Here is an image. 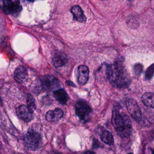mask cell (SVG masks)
Segmentation results:
<instances>
[{"label": "cell", "mask_w": 154, "mask_h": 154, "mask_svg": "<svg viewBox=\"0 0 154 154\" xmlns=\"http://www.w3.org/2000/svg\"><path fill=\"white\" fill-rule=\"evenodd\" d=\"M107 74L110 82L114 87L127 88L131 82L129 75L121 61H116L108 65Z\"/></svg>", "instance_id": "6da1fadb"}, {"label": "cell", "mask_w": 154, "mask_h": 154, "mask_svg": "<svg viewBox=\"0 0 154 154\" xmlns=\"http://www.w3.org/2000/svg\"><path fill=\"white\" fill-rule=\"evenodd\" d=\"M112 122L118 135L122 138L128 137L132 131V124L129 116L124 112L113 110Z\"/></svg>", "instance_id": "7a4b0ae2"}, {"label": "cell", "mask_w": 154, "mask_h": 154, "mask_svg": "<svg viewBox=\"0 0 154 154\" xmlns=\"http://www.w3.org/2000/svg\"><path fill=\"white\" fill-rule=\"evenodd\" d=\"M25 148L30 151H36L41 148L42 137L40 132L33 129H29L25 133L23 138Z\"/></svg>", "instance_id": "3957f363"}, {"label": "cell", "mask_w": 154, "mask_h": 154, "mask_svg": "<svg viewBox=\"0 0 154 154\" xmlns=\"http://www.w3.org/2000/svg\"><path fill=\"white\" fill-rule=\"evenodd\" d=\"M59 86V81L54 75H45L37 81L34 88L37 90L51 91H55Z\"/></svg>", "instance_id": "277c9868"}, {"label": "cell", "mask_w": 154, "mask_h": 154, "mask_svg": "<svg viewBox=\"0 0 154 154\" xmlns=\"http://www.w3.org/2000/svg\"><path fill=\"white\" fill-rule=\"evenodd\" d=\"M0 8L2 9L5 14L16 16L22 11V7L18 1H0Z\"/></svg>", "instance_id": "5b68a950"}, {"label": "cell", "mask_w": 154, "mask_h": 154, "mask_svg": "<svg viewBox=\"0 0 154 154\" xmlns=\"http://www.w3.org/2000/svg\"><path fill=\"white\" fill-rule=\"evenodd\" d=\"M75 112L81 121L87 122L90 120L92 109L85 102L80 101L75 104Z\"/></svg>", "instance_id": "8992f818"}, {"label": "cell", "mask_w": 154, "mask_h": 154, "mask_svg": "<svg viewBox=\"0 0 154 154\" xmlns=\"http://www.w3.org/2000/svg\"><path fill=\"white\" fill-rule=\"evenodd\" d=\"M126 105L131 116L134 120L140 122L142 119V112L137 101L133 99H128L126 101Z\"/></svg>", "instance_id": "52a82bcc"}, {"label": "cell", "mask_w": 154, "mask_h": 154, "mask_svg": "<svg viewBox=\"0 0 154 154\" xmlns=\"http://www.w3.org/2000/svg\"><path fill=\"white\" fill-rule=\"evenodd\" d=\"M18 117L25 122H29L33 119V113H31L26 105H21L16 109Z\"/></svg>", "instance_id": "ba28073f"}, {"label": "cell", "mask_w": 154, "mask_h": 154, "mask_svg": "<svg viewBox=\"0 0 154 154\" xmlns=\"http://www.w3.org/2000/svg\"><path fill=\"white\" fill-rule=\"evenodd\" d=\"M52 61L54 66L56 67H60L67 63V57L63 52L57 51L53 55Z\"/></svg>", "instance_id": "9c48e42d"}, {"label": "cell", "mask_w": 154, "mask_h": 154, "mask_svg": "<svg viewBox=\"0 0 154 154\" xmlns=\"http://www.w3.org/2000/svg\"><path fill=\"white\" fill-rule=\"evenodd\" d=\"M78 82L81 85H85L89 77V69L85 65H80L78 68Z\"/></svg>", "instance_id": "30bf717a"}, {"label": "cell", "mask_w": 154, "mask_h": 154, "mask_svg": "<svg viewBox=\"0 0 154 154\" xmlns=\"http://www.w3.org/2000/svg\"><path fill=\"white\" fill-rule=\"evenodd\" d=\"M63 112L62 109L57 108L54 110H49L46 114V119L49 122L57 121L63 118Z\"/></svg>", "instance_id": "8fae6325"}, {"label": "cell", "mask_w": 154, "mask_h": 154, "mask_svg": "<svg viewBox=\"0 0 154 154\" xmlns=\"http://www.w3.org/2000/svg\"><path fill=\"white\" fill-rule=\"evenodd\" d=\"M14 77L20 83L25 82L28 77V71L26 68L23 66H18L15 70Z\"/></svg>", "instance_id": "7c38bea8"}, {"label": "cell", "mask_w": 154, "mask_h": 154, "mask_svg": "<svg viewBox=\"0 0 154 154\" xmlns=\"http://www.w3.org/2000/svg\"><path fill=\"white\" fill-rule=\"evenodd\" d=\"M71 13L72 14L74 19L78 22L85 23L86 21V17L80 6L75 5L72 8Z\"/></svg>", "instance_id": "4fadbf2b"}, {"label": "cell", "mask_w": 154, "mask_h": 154, "mask_svg": "<svg viewBox=\"0 0 154 154\" xmlns=\"http://www.w3.org/2000/svg\"><path fill=\"white\" fill-rule=\"evenodd\" d=\"M55 99L63 105L66 104L68 100V96L65 90L63 89L55 90L53 92Z\"/></svg>", "instance_id": "5bb4252c"}, {"label": "cell", "mask_w": 154, "mask_h": 154, "mask_svg": "<svg viewBox=\"0 0 154 154\" xmlns=\"http://www.w3.org/2000/svg\"><path fill=\"white\" fill-rule=\"evenodd\" d=\"M142 102L147 107L154 109V93L152 92L145 93L141 97Z\"/></svg>", "instance_id": "9a60e30c"}, {"label": "cell", "mask_w": 154, "mask_h": 154, "mask_svg": "<svg viewBox=\"0 0 154 154\" xmlns=\"http://www.w3.org/2000/svg\"><path fill=\"white\" fill-rule=\"evenodd\" d=\"M100 137L102 141L107 145H112L114 143L113 136L108 131H103L101 133Z\"/></svg>", "instance_id": "2e32d148"}, {"label": "cell", "mask_w": 154, "mask_h": 154, "mask_svg": "<svg viewBox=\"0 0 154 154\" xmlns=\"http://www.w3.org/2000/svg\"><path fill=\"white\" fill-rule=\"evenodd\" d=\"M27 105L28 109L29 111L33 113L36 109L35 100L33 95L30 94H28L27 97Z\"/></svg>", "instance_id": "e0dca14e"}, {"label": "cell", "mask_w": 154, "mask_h": 154, "mask_svg": "<svg viewBox=\"0 0 154 154\" xmlns=\"http://www.w3.org/2000/svg\"><path fill=\"white\" fill-rule=\"evenodd\" d=\"M154 75V65H151L148 68L145 74V79L147 80H149L153 77Z\"/></svg>", "instance_id": "ac0fdd59"}, {"label": "cell", "mask_w": 154, "mask_h": 154, "mask_svg": "<svg viewBox=\"0 0 154 154\" xmlns=\"http://www.w3.org/2000/svg\"><path fill=\"white\" fill-rule=\"evenodd\" d=\"M142 66L141 65H136L134 67V72L136 74L139 75L142 72Z\"/></svg>", "instance_id": "d6986e66"}, {"label": "cell", "mask_w": 154, "mask_h": 154, "mask_svg": "<svg viewBox=\"0 0 154 154\" xmlns=\"http://www.w3.org/2000/svg\"><path fill=\"white\" fill-rule=\"evenodd\" d=\"M84 154H95V153H94V152H92V151H86V152H85L84 153Z\"/></svg>", "instance_id": "ffe728a7"}, {"label": "cell", "mask_w": 154, "mask_h": 154, "mask_svg": "<svg viewBox=\"0 0 154 154\" xmlns=\"http://www.w3.org/2000/svg\"><path fill=\"white\" fill-rule=\"evenodd\" d=\"M2 103V100L1 98L0 97V106L1 105Z\"/></svg>", "instance_id": "44dd1931"}, {"label": "cell", "mask_w": 154, "mask_h": 154, "mask_svg": "<svg viewBox=\"0 0 154 154\" xmlns=\"http://www.w3.org/2000/svg\"><path fill=\"white\" fill-rule=\"evenodd\" d=\"M133 154L132 153H128V154Z\"/></svg>", "instance_id": "7402d4cb"}]
</instances>
